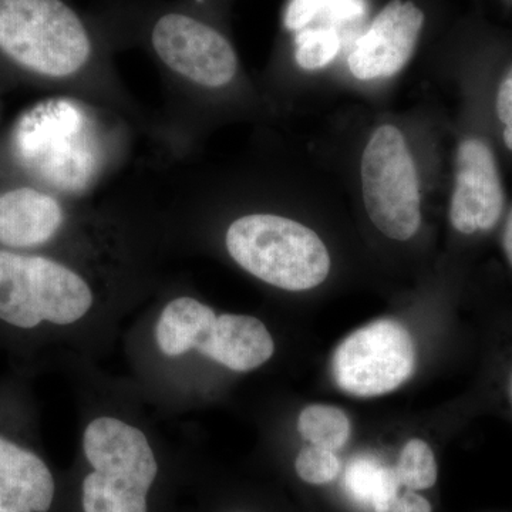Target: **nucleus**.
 <instances>
[{
    "mask_svg": "<svg viewBox=\"0 0 512 512\" xmlns=\"http://www.w3.org/2000/svg\"><path fill=\"white\" fill-rule=\"evenodd\" d=\"M154 339L165 357L195 352L231 372H254L272 359L275 342L255 316L217 313L192 296H177L158 315Z\"/></svg>",
    "mask_w": 512,
    "mask_h": 512,
    "instance_id": "f03ea898",
    "label": "nucleus"
},
{
    "mask_svg": "<svg viewBox=\"0 0 512 512\" xmlns=\"http://www.w3.org/2000/svg\"><path fill=\"white\" fill-rule=\"evenodd\" d=\"M90 282L70 266L40 255L0 249V320L18 329L43 323L70 328L92 313Z\"/></svg>",
    "mask_w": 512,
    "mask_h": 512,
    "instance_id": "39448f33",
    "label": "nucleus"
},
{
    "mask_svg": "<svg viewBox=\"0 0 512 512\" xmlns=\"http://www.w3.org/2000/svg\"><path fill=\"white\" fill-rule=\"evenodd\" d=\"M424 26V13L409 0H392L357 39L348 64L357 80L387 79L412 59Z\"/></svg>",
    "mask_w": 512,
    "mask_h": 512,
    "instance_id": "1a4fd4ad",
    "label": "nucleus"
},
{
    "mask_svg": "<svg viewBox=\"0 0 512 512\" xmlns=\"http://www.w3.org/2000/svg\"><path fill=\"white\" fill-rule=\"evenodd\" d=\"M394 471L400 485L412 491L433 487L439 474L433 450L426 441L420 439L407 441Z\"/></svg>",
    "mask_w": 512,
    "mask_h": 512,
    "instance_id": "2eb2a0df",
    "label": "nucleus"
},
{
    "mask_svg": "<svg viewBox=\"0 0 512 512\" xmlns=\"http://www.w3.org/2000/svg\"><path fill=\"white\" fill-rule=\"evenodd\" d=\"M498 119L505 124L504 141L512 151V69L504 77L497 94Z\"/></svg>",
    "mask_w": 512,
    "mask_h": 512,
    "instance_id": "aec40b11",
    "label": "nucleus"
},
{
    "mask_svg": "<svg viewBox=\"0 0 512 512\" xmlns=\"http://www.w3.org/2000/svg\"><path fill=\"white\" fill-rule=\"evenodd\" d=\"M384 470L386 468L377 467L365 460L350 464L348 476H346L350 493L355 495L357 500L372 504L382 483Z\"/></svg>",
    "mask_w": 512,
    "mask_h": 512,
    "instance_id": "6ab92c4d",
    "label": "nucleus"
},
{
    "mask_svg": "<svg viewBox=\"0 0 512 512\" xmlns=\"http://www.w3.org/2000/svg\"><path fill=\"white\" fill-rule=\"evenodd\" d=\"M0 53L29 72L60 79L92 62L96 42L66 0H0Z\"/></svg>",
    "mask_w": 512,
    "mask_h": 512,
    "instance_id": "7ed1b4c3",
    "label": "nucleus"
},
{
    "mask_svg": "<svg viewBox=\"0 0 512 512\" xmlns=\"http://www.w3.org/2000/svg\"><path fill=\"white\" fill-rule=\"evenodd\" d=\"M167 471L146 431L100 414L84 427L82 464L63 512H167Z\"/></svg>",
    "mask_w": 512,
    "mask_h": 512,
    "instance_id": "f257e3e1",
    "label": "nucleus"
},
{
    "mask_svg": "<svg viewBox=\"0 0 512 512\" xmlns=\"http://www.w3.org/2000/svg\"><path fill=\"white\" fill-rule=\"evenodd\" d=\"M416 348L409 330L379 319L350 333L335 350L332 373L343 392L375 397L393 392L413 375Z\"/></svg>",
    "mask_w": 512,
    "mask_h": 512,
    "instance_id": "0eeeda50",
    "label": "nucleus"
},
{
    "mask_svg": "<svg viewBox=\"0 0 512 512\" xmlns=\"http://www.w3.org/2000/svg\"><path fill=\"white\" fill-rule=\"evenodd\" d=\"M64 224L60 202L35 188H16L0 194V245L36 248L52 241Z\"/></svg>",
    "mask_w": 512,
    "mask_h": 512,
    "instance_id": "f8f14e48",
    "label": "nucleus"
},
{
    "mask_svg": "<svg viewBox=\"0 0 512 512\" xmlns=\"http://www.w3.org/2000/svg\"><path fill=\"white\" fill-rule=\"evenodd\" d=\"M456 184L450 221L458 232L471 235L488 231L503 214L504 190L491 148L478 138H468L457 150Z\"/></svg>",
    "mask_w": 512,
    "mask_h": 512,
    "instance_id": "9d476101",
    "label": "nucleus"
},
{
    "mask_svg": "<svg viewBox=\"0 0 512 512\" xmlns=\"http://www.w3.org/2000/svg\"><path fill=\"white\" fill-rule=\"evenodd\" d=\"M295 471L305 483L312 485L328 484L338 477L339 458L328 448L306 446L295 458Z\"/></svg>",
    "mask_w": 512,
    "mask_h": 512,
    "instance_id": "a211bd4d",
    "label": "nucleus"
},
{
    "mask_svg": "<svg viewBox=\"0 0 512 512\" xmlns=\"http://www.w3.org/2000/svg\"><path fill=\"white\" fill-rule=\"evenodd\" d=\"M363 202L373 225L396 241H409L421 224L419 174L399 128L383 124L365 147L360 165Z\"/></svg>",
    "mask_w": 512,
    "mask_h": 512,
    "instance_id": "423d86ee",
    "label": "nucleus"
},
{
    "mask_svg": "<svg viewBox=\"0 0 512 512\" xmlns=\"http://www.w3.org/2000/svg\"><path fill=\"white\" fill-rule=\"evenodd\" d=\"M235 512H244V511H235Z\"/></svg>",
    "mask_w": 512,
    "mask_h": 512,
    "instance_id": "5701e85b",
    "label": "nucleus"
},
{
    "mask_svg": "<svg viewBox=\"0 0 512 512\" xmlns=\"http://www.w3.org/2000/svg\"><path fill=\"white\" fill-rule=\"evenodd\" d=\"M225 247L248 274L284 291L316 288L330 271L329 251L319 235L282 215L238 218L227 229Z\"/></svg>",
    "mask_w": 512,
    "mask_h": 512,
    "instance_id": "20e7f679",
    "label": "nucleus"
},
{
    "mask_svg": "<svg viewBox=\"0 0 512 512\" xmlns=\"http://www.w3.org/2000/svg\"><path fill=\"white\" fill-rule=\"evenodd\" d=\"M363 12V0H288L284 26L289 32L308 28L319 15L336 20L356 18Z\"/></svg>",
    "mask_w": 512,
    "mask_h": 512,
    "instance_id": "4468645a",
    "label": "nucleus"
},
{
    "mask_svg": "<svg viewBox=\"0 0 512 512\" xmlns=\"http://www.w3.org/2000/svg\"><path fill=\"white\" fill-rule=\"evenodd\" d=\"M510 397H511V403H512V375H511V382H510Z\"/></svg>",
    "mask_w": 512,
    "mask_h": 512,
    "instance_id": "4be33fe9",
    "label": "nucleus"
},
{
    "mask_svg": "<svg viewBox=\"0 0 512 512\" xmlns=\"http://www.w3.org/2000/svg\"><path fill=\"white\" fill-rule=\"evenodd\" d=\"M148 45L171 72L202 87H224L238 73L228 37L191 10L167 9L148 26Z\"/></svg>",
    "mask_w": 512,
    "mask_h": 512,
    "instance_id": "6e6552de",
    "label": "nucleus"
},
{
    "mask_svg": "<svg viewBox=\"0 0 512 512\" xmlns=\"http://www.w3.org/2000/svg\"><path fill=\"white\" fill-rule=\"evenodd\" d=\"M504 249L505 255H507L508 261H510L512 266V210L510 212V217H508L507 225H505Z\"/></svg>",
    "mask_w": 512,
    "mask_h": 512,
    "instance_id": "412c9836",
    "label": "nucleus"
},
{
    "mask_svg": "<svg viewBox=\"0 0 512 512\" xmlns=\"http://www.w3.org/2000/svg\"><path fill=\"white\" fill-rule=\"evenodd\" d=\"M64 487L45 458L0 434V512H63Z\"/></svg>",
    "mask_w": 512,
    "mask_h": 512,
    "instance_id": "9b49d317",
    "label": "nucleus"
},
{
    "mask_svg": "<svg viewBox=\"0 0 512 512\" xmlns=\"http://www.w3.org/2000/svg\"><path fill=\"white\" fill-rule=\"evenodd\" d=\"M340 50V37L330 28H308L296 32L295 60L308 72L325 69L336 59Z\"/></svg>",
    "mask_w": 512,
    "mask_h": 512,
    "instance_id": "dca6fc26",
    "label": "nucleus"
},
{
    "mask_svg": "<svg viewBox=\"0 0 512 512\" xmlns=\"http://www.w3.org/2000/svg\"><path fill=\"white\" fill-rule=\"evenodd\" d=\"M298 431L309 444L336 451L349 440L350 421L339 407L311 404L299 414Z\"/></svg>",
    "mask_w": 512,
    "mask_h": 512,
    "instance_id": "ddd939ff",
    "label": "nucleus"
},
{
    "mask_svg": "<svg viewBox=\"0 0 512 512\" xmlns=\"http://www.w3.org/2000/svg\"><path fill=\"white\" fill-rule=\"evenodd\" d=\"M399 487L396 471L386 468L379 490L373 498L376 512H433L429 500L423 495L412 490L400 494Z\"/></svg>",
    "mask_w": 512,
    "mask_h": 512,
    "instance_id": "f3484780",
    "label": "nucleus"
}]
</instances>
